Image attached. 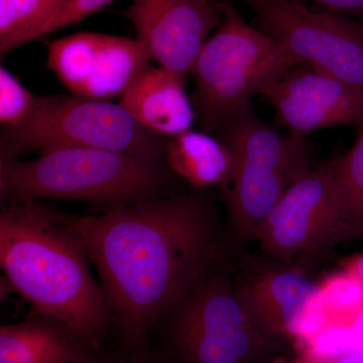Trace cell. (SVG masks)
<instances>
[{
  "mask_svg": "<svg viewBox=\"0 0 363 363\" xmlns=\"http://www.w3.org/2000/svg\"><path fill=\"white\" fill-rule=\"evenodd\" d=\"M187 76L149 66L133 80L121 104L145 130L173 138L192 130L196 111L186 92Z\"/></svg>",
  "mask_w": 363,
  "mask_h": 363,
  "instance_id": "cell-14",
  "label": "cell"
},
{
  "mask_svg": "<svg viewBox=\"0 0 363 363\" xmlns=\"http://www.w3.org/2000/svg\"><path fill=\"white\" fill-rule=\"evenodd\" d=\"M326 363H363V345H354Z\"/></svg>",
  "mask_w": 363,
  "mask_h": 363,
  "instance_id": "cell-24",
  "label": "cell"
},
{
  "mask_svg": "<svg viewBox=\"0 0 363 363\" xmlns=\"http://www.w3.org/2000/svg\"><path fill=\"white\" fill-rule=\"evenodd\" d=\"M343 269L352 274L363 285V253L346 259L343 264Z\"/></svg>",
  "mask_w": 363,
  "mask_h": 363,
  "instance_id": "cell-25",
  "label": "cell"
},
{
  "mask_svg": "<svg viewBox=\"0 0 363 363\" xmlns=\"http://www.w3.org/2000/svg\"><path fill=\"white\" fill-rule=\"evenodd\" d=\"M65 0H0V56L45 37Z\"/></svg>",
  "mask_w": 363,
  "mask_h": 363,
  "instance_id": "cell-17",
  "label": "cell"
},
{
  "mask_svg": "<svg viewBox=\"0 0 363 363\" xmlns=\"http://www.w3.org/2000/svg\"><path fill=\"white\" fill-rule=\"evenodd\" d=\"M90 260L52 210L35 202L6 204L0 213V264L35 314L54 318L93 351L101 348L111 311Z\"/></svg>",
  "mask_w": 363,
  "mask_h": 363,
  "instance_id": "cell-2",
  "label": "cell"
},
{
  "mask_svg": "<svg viewBox=\"0 0 363 363\" xmlns=\"http://www.w3.org/2000/svg\"><path fill=\"white\" fill-rule=\"evenodd\" d=\"M150 61L138 39L79 33L50 43L45 66L74 96L109 101L123 96Z\"/></svg>",
  "mask_w": 363,
  "mask_h": 363,
  "instance_id": "cell-10",
  "label": "cell"
},
{
  "mask_svg": "<svg viewBox=\"0 0 363 363\" xmlns=\"http://www.w3.org/2000/svg\"><path fill=\"white\" fill-rule=\"evenodd\" d=\"M164 156L169 168L196 189L219 186L224 190L233 179L230 150L206 131L190 130L168 138Z\"/></svg>",
  "mask_w": 363,
  "mask_h": 363,
  "instance_id": "cell-16",
  "label": "cell"
},
{
  "mask_svg": "<svg viewBox=\"0 0 363 363\" xmlns=\"http://www.w3.org/2000/svg\"><path fill=\"white\" fill-rule=\"evenodd\" d=\"M291 135L363 124V90L335 76L302 64L286 72L262 92Z\"/></svg>",
  "mask_w": 363,
  "mask_h": 363,
  "instance_id": "cell-12",
  "label": "cell"
},
{
  "mask_svg": "<svg viewBox=\"0 0 363 363\" xmlns=\"http://www.w3.org/2000/svg\"><path fill=\"white\" fill-rule=\"evenodd\" d=\"M128 351V354L123 357H101L95 354L90 363H175L168 358L152 357L147 350L142 351Z\"/></svg>",
  "mask_w": 363,
  "mask_h": 363,
  "instance_id": "cell-23",
  "label": "cell"
},
{
  "mask_svg": "<svg viewBox=\"0 0 363 363\" xmlns=\"http://www.w3.org/2000/svg\"><path fill=\"white\" fill-rule=\"evenodd\" d=\"M38 98L23 87L18 79L7 70L0 68V123L4 130L20 128L33 116Z\"/></svg>",
  "mask_w": 363,
  "mask_h": 363,
  "instance_id": "cell-20",
  "label": "cell"
},
{
  "mask_svg": "<svg viewBox=\"0 0 363 363\" xmlns=\"http://www.w3.org/2000/svg\"><path fill=\"white\" fill-rule=\"evenodd\" d=\"M320 292L329 321L353 320L363 309V285L350 272L329 274L319 283ZM344 323V322H343Z\"/></svg>",
  "mask_w": 363,
  "mask_h": 363,
  "instance_id": "cell-19",
  "label": "cell"
},
{
  "mask_svg": "<svg viewBox=\"0 0 363 363\" xmlns=\"http://www.w3.org/2000/svg\"><path fill=\"white\" fill-rule=\"evenodd\" d=\"M162 136L145 130L121 104L54 95L39 96L23 125L1 133V159L52 147H88L160 161Z\"/></svg>",
  "mask_w": 363,
  "mask_h": 363,
  "instance_id": "cell-7",
  "label": "cell"
},
{
  "mask_svg": "<svg viewBox=\"0 0 363 363\" xmlns=\"http://www.w3.org/2000/svg\"><path fill=\"white\" fill-rule=\"evenodd\" d=\"M230 150L233 174L223 196L229 233L238 245L255 241L267 214L291 186L313 168L307 140L284 136L252 107L217 131Z\"/></svg>",
  "mask_w": 363,
  "mask_h": 363,
  "instance_id": "cell-6",
  "label": "cell"
},
{
  "mask_svg": "<svg viewBox=\"0 0 363 363\" xmlns=\"http://www.w3.org/2000/svg\"><path fill=\"white\" fill-rule=\"evenodd\" d=\"M333 162L346 214L355 238L363 240V124L354 145Z\"/></svg>",
  "mask_w": 363,
  "mask_h": 363,
  "instance_id": "cell-18",
  "label": "cell"
},
{
  "mask_svg": "<svg viewBox=\"0 0 363 363\" xmlns=\"http://www.w3.org/2000/svg\"><path fill=\"white\" fill-rule=\"evenodd\" d=\"M277 260V259H276ZM276 264L252 267L233 278L243 303L267 334L296 346L329 322L319 284L294 267Z\"/></svg>",
  "mask_w": 363,
  "mask_h": 363,
  "instance_id": "cell-11",
  "label": "cell"
},
{
  "mask_svg": "<svg viewBox=\"0 0 363 363\" xmlns=\"http://www.w3.org/2000/svg\"><path fill=\"white\" fill-rule=\"evenodd\" d=\"M95 352L65 324L40 314L0 328V363H90Z\"/></svg>",
  "mask_w": 363,
  "mask_h": 363,
  "instance_id": "cell-15",
  "label": "cell"
},
{
  "mask_svg": "<svg viewBox=\"0 0 363 363\" xmlns=\"http://www.w3.org/2000/svg\"><path fill=\"white\" fill-rule=\"evenodd\" d=\"M257 28L307 64L363 90L362 21L293 0H242Z\"/></svg>",
  "mask_w": 363,
  "mask_h": 363,
  "instance_id": "cell-9",
  "label": "cell"
},
{
  "mask_svg": "<svg viewBox=\"0 0 363 363\" xmlns=\"http://www.w3.org/2000/svg\"><path fill=\"white\" fill-rule=\"evenodd\" d=\"M113 0H65L56 18L48 28L45 35L65 26L80 23L83 18L104 9Z\"/></svg>",
  "mask_w": 363,
  "mask_h": 363,
  "instance_id": "cell-21",
  "label": "cell"
},
{
  "mask_svg": "<svg viewBox=\"0 0 363 363\" xmlns=\"http://www.w3.org/2000/svg\"><path fill=\"white\" fill-rule=\"evenodd\" d=\"M293 1L314 2L329 13L341 14L363 21V0H293Z\"/></svg>",
  "mask_w": 363,
  "mask_h": 363,
  "instance_id": "cell-22",
  "label": "cell"
},
{
  "mask_svg": "<svg viewBox=\"0 0 363 363\" xmlns=\"http://www.w3.org/2000/svg\"><path fill=\"white\" fill-rule=\"evenodd\" d=\"M52 211L97 269L111 324L128 351L147 350L150 330L164 315L225 264V231L198 195L145 200L98 215Z\"/></svg>",
  "mask_w": 363,
  "mask_h": 363,
  "instance_id": "cell-1",
  "label": "cell"
},
{
  "mask_svg": "<svg viewBox=\"0 0 363 363\" xmlns=\"http://www.w3.org/2000/svg\"><path fill=\"white\" fill-rule=\"evenodd\" d=\"M123 16L152 60L188 76L223 11L216 0H133Z\"/></svg>",
  "mask_w": 363,
  "mask_h": 363,
  "instance_id": "cell-13",
  "label": "cell"
},
{
  "mask_svg": "<svg viewBox=\"0 0 363 363\" xmlns=\"http://www.w3.org/2000/svg\"><path fill=\"white\" fill-rule=\"evenodd\" d=\"M274 363H324L316 359V358L310 357V355L305 354V353L298 352V354L293 358L279 357Z\"/></svg>",
  "mask_w": 363,
  "mask_h": 363,
  "instance_id": "cell-26",
  "label": "cell"
},
{
  "mask_svg": "<svg viewBox=\"0 0 363 363\" xmlns=\"http://www.w3.org/2000/svg\"><path fill=\"white\" fill-rule=\"evenodd\" d=\"M362 39H363V21H362Z\"/></svg>",
  "mask_w": 363,
  "mask_h": 363,
  "instance_id": "cell-27",
  "label": "cell"
},
{
  "mask_svg": "<svg viewBox=\"0 0 363 363\" xmlns=\"http://www.w3.org/2000/svg\"><path fill=\"white\" fill-rule=\"evenodd\" d=\"M157 325L175 363H274L281 357V341L253 317L225 264L208 272Z\"/></svg>",
  "mask_w": 363,
  "mask_h": 363,
  "instance_id": "cell-4",
  "label": "cell"
},
{
  "mask_svg": "<svg viewBox=\"0 0 363 363\" xmlns=\"http://www.w3.org/2000/svg\"><path fill=\"white\" fill-rule=\"evenodd\" d=\"M162 179L156 162L88 147H52L30 162L0 160L6 204L66 199L124 206L152 199Z\"/></svg>",
  "mask_w": 363,
  "mask_h": 363,
  "instance_id": "cell-3",
  "label": "cell"
},
{
  "mask_svg": "<svg viewBox=\"0 0 363 363\" xmlns=\"http://www.w3.org/2000/svg\"><path fill=\"white\" fill-rule=\"evenodd\" d=\"M353 238L330 160L308 171L284 193L255 240L271 259L291 262Z\"/></svg>",
  "mask_w": 363,
  "mask_h": 363,
  "instance_id": "cell-8",
  "label": "cell"
},
{
  "mask_svg": "<svg viewBox=\"0 0 363 363\" xmlns=\"http://www.w3.org/2000/svg\"><path fill=\"white\" fill-rule=\"evenodd\" d=\"M223 18L196 59L191 101L203 131L217 133L250 100L298 65V59L266 33L248 25L235 7L222 4Z\"/></svg>",
  "mask_w": 363,
  "mask_h": 363,
  "instance_id": "cell-5",
  "label": "cell"
}]
</instances>
